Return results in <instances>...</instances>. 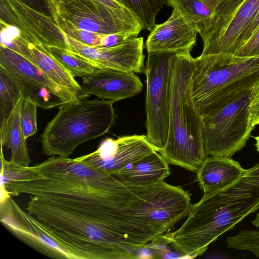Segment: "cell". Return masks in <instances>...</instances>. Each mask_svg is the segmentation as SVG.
<instances>
[{
	"label": "cell",
	"instance_id": "8992f818",
	"mask_svg": "<svg viewBox=\"0 0 259 259\" xmlns=\"http://www.w3.org/2000/svg\"><path fill=\"white\" fill-rule=\"evenodd\" d=\"M251 89L239 94L213 114L202 117L207 156L231 157L246 146L254 128L249 109Z\"/></svg>",
	"mask_w": 259,
	"mask_h": 259
},
{
	"label": "cell",
	"instance_id": "9a60e30c",
	"mask_svg": "<svg viewBox=\"0 0 259 259\" xmlns=\"http://www.w3.org/2000/svg\"><path fill=\"white\" fill-rule=\"evenodd\" d=\"M1 44L17 52L60 85L79 92L81 86L66 69L43 45L31 42L14 27L1 24Z\"/></svg>",
	"mask_w": 259,
	"mask_h": 259
},
{
	"label": "cell",
	"instance_id": "30bf717a",
	"mask_svg": "<svg viewBox=\"0 0 259 259\" xmlns=\"http://www.w3.org/2000/svg\"><path fill=\"white\" fill-rule=\"evenodd\" d=\"M1 222L17 237L45 254L75 259L64 242L46 225L24 211L11 196L1 199Z\"/></svg>",
	"mask_w": 259,
	"mask_h": 259
},
{
	"label": "cell",
	"instance_id": "8fae6325",
	"mask_svg": "<svg viewBox=\"0 0 259 259\" xmlns=\"http://www.w3.org/2000/svg\"><path fill=\"white\" fill-rule=\"evenodd\" d=\"M0 22L15 27L31 42L69 50L65 35L54 18L18 0H0Z\"/></svg>",
	"mask_w": 259,
	"mask_h": 259
},
{
	"label": "cell",
	"instance_id": "5bb4252c",
	"mask_svg": "<svg viewBox=\"0 0 259 259\" xmlns=\"http://www.w3.org/2000/svg\"><path fill=\"white\" fill-rule=\"evenodd\" d=\"M69 50L88 60L96 68L105 67L144 73L145 55L143 37H133L116 46L90 47L65 35Z\"/></svg>",
	"mask_w": 259,
	"mask_h": 259
},
{
	"label": "cell",
	"instance_id": "d4e9b609",
	"mask_svg": "<svg viewBox=\"0 0 259 259\" xmlns=\"http://www.w3.org/2000/svg\"><path fill=\"white\" fill-rule=\"evenodd\" d=\"M54 19L57 25L65 35L90 47H101L105 34L75 27L57 16H55Z\"/></svg>",
	"mask_w": 259,
	"mask_h": 259
},
{
	"label": "cell",
	"instance_id": "9c48e42d",
	"mask_svg": "<svg viewBox=\"0 0 259 259\" xmlns=\"http://www.w3.org/2000/svg\"><path fill=\"white\" fill-rule=\"evenodd\" d=\"M0 66L19 86L24 98H29L44 110L79 99L78 92L57 83L23 56L2 44Z\"/></svg>",
	"mask_w": 259,
	"mask_h": 259
},
{
	"label": "cell",
	"instance_id": "d6986e66",
	"mask_svg": "<svg viewBox=\"0 0 259 259\" xmlns=\"http://www.w3.org/2000/svg\"><path fill=\"white\" fill-rule=\"evenodd\" d=\"M244 170L231 157L209 156L197 171L196 178L204 194H206L234 182Z\"/></svg>",
	"mask_w": 259,
	"mask_h": 259
},
{
	"label": "cell",
	"instance_id": "5b68a950",
	"mask_svg": "<svg viewBox=\"0 0 259 259\" xmlns=\"http://www.w3.org/2000/svg\"><path fill=\"white\" fill-rule=\"evenodd\" d=\"M114 102L78 99L60 106L39 138L44 153L69 157L81 144L108 133L115 121Z\"/></svg>",
	"mask_w": 259,
	"mask_h": 259
},
{
	"label": "cell",
	"instance_id": "e575fe53",
	"mask_svg": "<svg viewBox=\"0 0 259 259\" xmlns=\"http://www.w3.org/2000/svg\"><path fill=\"white\" fill-rule=\"evenodd\" d=\"M254 139L256 141L255 147L256 150L259 152V135L254 137Z\"/></svg>",
	"mask_w": 259,
	"mask_h": 259
},
{
	"label": "cell",
	"instance_id": "836d02e7",
	"mask_svg": "<svg viewBox=\"0 0 259 259\" xmlns=\"http://www.w3.org/2000/svg\"><path fill=\"white\" fill-rule=\"evenodd\" d=\"M253 226L257 228H259V212L256 213L254 219L252 221Z\"/></svg>",
	"mask_w": 259,
	"mask_h": 259
},
{
	"label": "cell",
	"instance_id": "d6a6232c",
	"mask_svg": "<svg viewBox=\"0 0 259 259\" xmlns=\"http://www.w3.org/2000/svg\"><path fill=\"white\" fill-rule=\"evenodd\" d=\"M99 2L110 7L112 8L119 9H125L124 6H123L121 4H120L117 0H98Z\"/></svg>",
	"mask_w": 259,
	"mask_h": 259
},
{
	"label": "cell",
	"instance_id": "52a82bcc",
	"mask_svg": "<svg viewBox=\"0 0 259 259\" xmlns=\"http://www.w3.org/2000/svg\"><path fill=\"white\" fill-rule=\"evenodd\" d=\"M176 53L148 52L144 73L146 77V137L159 152L168 135L171 60Z\"/></svg>",
	"mask_w": 259,
	"mask_h": 259
},
{
	"label": "cell",
	"instance_id": "3957f363",
	"mask_svg": "<svg viewBox=\"0 0 259 259\" xmlns=\"http://www.w3.org/2000/svg\"><path fill=\"white\" fill-rule=\"evenodd\" d=\"M193 59L189 51L172 57L168 135L159 153L168 164L196 172L207 156L202 117L190 94Z\"/></svg>",
	"mask_w": 259,
	"mask_h": 259
},
{
	"label": "cell",
	"instance_id": "ba28073f",
	"mask_svg": "<svg viewBox=\"0 0 259 259\" xmlns=\"http://www.w3.org/2000/svg\"><path fill=\"white\" fill-rule=\"evenodd\" d=\"M55 16L73 26L102 34L128 33L137 37L143 26L128 9L110 7L98 0H68L56 7Z\"/></svg>",
	"mask_w": 259,
	"mask_h": 259
},
{
	"label": "cell",
	"instance_id": "7c38bea8",
	"mask_svg": "<svg viewBox=\"0 0 259 259\" xmlns=\"http://www.w3.org/2000/svg\"><path fill=\"white\" fill-rule=\"evenodd\" d=\"M259 8V0H244L234 11L220 18L201 37L200 55H235L243 45L244 35Z\"/></svg>",
	"mask_w": 259,
	"mask_h": 259
},
{
	"label": "cell",
	"instance_id": "277c9868",
	"mask_svg": "<svg viewBox=\"0 0 259 259\" xmlns=\"http://www.w3.org/2000/svg\"><path fill=\"white\" fill-rule=\"evenodd\" d=\"M258 83L259 56L218 54L193 59L190 94L202 117Z\"/></svg>",
	"mask_w": 259,
	"mask_h": 259
},
{
	"label": "cell",
	"instance_id": "7402d4cb",
	"mask_svg": "<svg viewBox=\"0 0 259 259\" xmlns=\"http://www.w3.org/2000/svg\"><path fill=\"white\" fill-rule=\"evenodd\" d=\"M23 94L8 72L0 66V130L5 124Z\"/></svg>",
	"mask_w": 259,
	"mask_h": 259
},
{
	"label": "cell",
	"instance_id": "f1b7e54d",
	"mask_svg": "<svg viewBox=\"0 0 259 259\" xmlns=\"http://www.w3.org/2000/svg\"><path fill=\"white\" fill-rule=\"evenodd\" d=\"M252 126L259 124V83L252 88L249 105Z\"/></svg>",
	"mask_w": 259,
	"mask_h": 259
},
{
	"label": "cell",
	"instance_id": "e0dca14e",
	"mask_svg": "<svg viewBox=\"0 0 259 259\" xmlns=\"http://www.w3.org/2000/svg\"><path fill=\"white\" fill-rule=\"evenodd\" d=\"M198 32L178 11L172 9L169 18L156 24L145 42L148 52H191L197 41Z\"/></svg>",
	"mask_w": 259,
	"mask_h": 259
},
{
	"label": "cell",
	"instance_id": "cb8c5ba5",
	"mask_svg": "<svg viewBox=\"0 0 259 259\" xmlns=\"http://www.w3.org/2000/svg\"><path fill=\"white\" fill-rule=\"evenodd\" d=\"M50 53L67 69L72 75L82 78L92 75L96 67L81 56L65 49L47 47Z\"/></svg>",
	"mask_w": 259,
	"mask_h": 259
},
{
	"label": "cell",
	"instance_id": "603a6c76",
	"mask_svg": "<svg viewBox=\"0 0 259 259\" xmlns=\"http://www.w3.org/2000/svg\"><path fill=\"white\" fill-rule=\"evenodd\" d=\"M137 17L143 29L151 31L156 25L158 12L165 0H117Z\"/></svg>",
	"mask_w": 259,
	"mask_h": 259
},
{
	"label": "cell",
	"instance_id": "4316f807",
	"mask_svg": "<svg viewBox=\"0 0 259 259\" xmlns=\"http://www.w3.org/2000/svg\"><path fill=\"white\" fill-rule=\"evenodd\" d=\"M32 9L50 17L55 18L56 8L53 0H18Z\"/></svg>",
	"mask_w": 259,
	"mask_h": 259
},
{
	"label": "cell",
	"instance_id": "7a4b0ae2",
	"mask_svg": "<svg viewBox=\"0 0 259 259\" xmlns=\"http://www.w3.org/2000/svg\"><path fill=\"white\" fill-rule=\"evenodd\" d=\"M25 209L71 242L83 259L137 257L126 245L107 207L58 202L30 195Z\"/></svg>",
	"mask_w": 259,
	"mask_h": 259
},
{
	"label": "cell",
	"instance_id": "d590c367",
	"mask_svg": "<svg viewBox=\"0 0 259 259\" xmlns=\"http://www.w3.org/2000/svg\"><path fill=\"white\" fill-rule=\"evenodd\" d=\"M68 1V0H53V3H54V5L56 8V7L60 3H62V2H65V1Z\"/></svg>",
	"mask_w": 259,
	"mask_h": 259
},
{
	"label": "cell",
	"instance_id": "44dd1931",
	"mask_svg": "<svg viewBox=\"0 0 259 259\" xmlns=\"http://www.w3.org/2000/svg\"><path fill=\"white\" fill-rule=\"evenodd\" d=\"M166 4L178 11L192 25L200 36L208 32L218 19L215 12L199 0H165Z\"/></svg>",
	"mask_w": 259,
	"mask_h": 259
},
{
	"label": "cell",
	"instance_id": "f546056e",
	"mask_svg": "<svg viewBox=\"0 0 259 259\" xmlns=\"http://www.w3.org/2000/svg\"><path fill=\"white\" fill-rule=\"evenodd\" d=\"M133 37H135L132 34L128 33H119L105 34L100 48H108L116 46Z\"/></svg>",
	"mask_w": 259,
	"mask_h": 259
},
{
	"label": "cell",
	"instance_id": "83f0119b",
	"mask_svg": "<svg viewBox=\"0 0 259 259\" xmlns=\"http://www.w3.org/2000/svg\"><path fill=\"white\" fill-rule=\"evenodd\" d=\"M235 55L243 57L259 56V28Z\"/></svg>",
	"mask_w": 259,
	"mask_h": 259
},
{
	"label": "cell",
	"instance_id": "4fadbf2b",
	"mask_svg": "<svg viewBox=\"0 0 259 259\" xmlns=\"http://www.w3.org/2000/svg\"><path fill=\"white\" fill-rule=\"evenodd\" d=\"M156 151L146 135H134L106 138L96 151L76 159L112 175Z\"/></svg>",
	"mask_w": 259,
	"mask_h": 259
},
{
	"label": "cell",
	"instance_id": "4dcf8cb0",
	"mask_svg": "<svg viewBox=\"0 0 259 259\" xmlns=\"http://www.w3.org/2000/svg\"><path fill=\"white\" fill-rule=\"evenodd\" d=\"M259 28V8L255 16L246 30L243 39L242 46L247 41Z\"/></svg>",
	"mask_w": 259,
	"mask_h": 259
},
{
	"label": "cell",
	"instance_id": "ac0fdd59",
	"mask_svg": "<svg viewBox=\"0 0 259 259\" xmlns=\"http://www.w3.org/2000/svg\"><path fill=\"white\" fill-rule=\"evenodd\" d=\"M170 173L168 162L156 151L111 176L123 183L148 185L164 181Z\"/></svg>",
	"mask_w": 259,
	"mask_h": 259
},
{
	"label": "cell",
	"instance_id": "1f68e13d",
	"mask_svg": "<svg viewBox=\"0 0 259 259\" xmlns=\"http://www.w3.org/2000/svg\"><path fill=\"white\" fill-rule=\"evenodd\" d=\"M211 9L214 10L227 0H199Z\"/></svg>",
	"mask_w": 259,
	"mask_h": 259
},
{
	"label": "cell",
	"instance_id": "ffe728a7",
	"mask_svg": "<svg viewBox=\"0 0 259 259\" xmlns=\"http://www.w3.org/2000/svg\"><path fill=\"white\" fill-rule=\"evenodd\" d=\"M23 98L20 99L8 118L5 126L0 130L1 145L11 150L10 160L22 166H29L31 160L21 123V109Z\"/></svg>",
	"mask_w": 259,
	"mask_h": 259
},
{
	"label": "cell",
	"instance_id": "2e32d148",
	"mask_svg": "<svg viewBox=\"0 0 259 259\" xmlns=\"http://www.w3.org/2000/svg\"><path fill=\"white\" fill-rule=\"evenodd\" d=\"M82 78L79 92L113 102L137 95L143 88L141 80L134 72L109 68H96L92 75Z\"/></svg>",
	"mask_w": 259,
	"mask_h": 259
},
{
	"label": "cell",
	"instance_id": "6da1fadb",
	"mask_svg": "<svg viewBox=\"0 0 259 259\" xmlns=\"http://www.w3.org/2000/svg\"><path fill=\"white\" fill-rule=\"evenodd\" d=\"M259 209V162L229 185L204 194L184 224L163 238L184 258L204 253L221 235Z\"/></svg>",
	"mask_w": 259,
	"mask_h": 259
},
{
	"label": "cell",
	"instance_id": "484cf974",
	"mask_svg": "<svg viewBox=\"0 0 259 259\" xmlns=\"http://www.w3.org/2000/svg\"><path fill=\"white\" fill-rule=\"evenodd\" d=\"M37 105L29 98H23L20 118L22 131L26 139L37 132Z\"/></svg>",
	"mask_w": 259,
	"mask_h": 259
}]
</instances>
